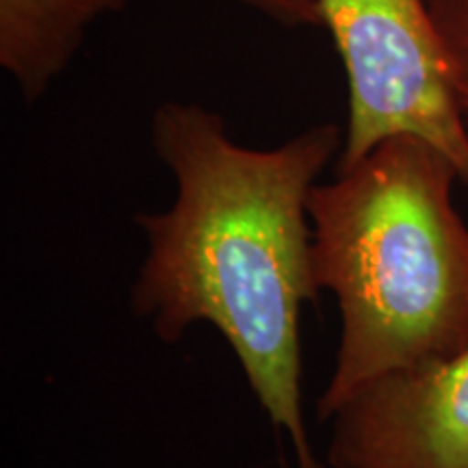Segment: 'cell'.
<instances>
[{"mask_svg":"<svg viewBox=\"0 0 468 468\" xmlns=\"http://www.w3.org/2000/svg\"><path fill=\"white\" fill-rule=\"evenodd\" d=\"M343 139L336 124H317L276 148H245L215 111L163 102L152 144L176 197L167 210L134 215L148 250L133 314L163 343L213 325L269 423L289 438L297 468H330L314 455L302 412L300 317L321 292L308 197Z\"/></svg>","mask_w":468,"mask_h":468,"instance_id":"obj_1","label":"cell"},{"mask_svg":"<svg viewBox=\"0 0 468 468\" xmlns=\"http://www.w3.org/2000/svg\"><path fill=\"white\" fill-rule=\"evenodd\" d=\"M458 180L441 150L399 134L310 191L314 284L341 313L335 371L317 399L324 423L376 379L468 347Z\"/></svg>","mask_w":468,"mask_h":468,"instance_id":"obj_2","label":"cell"},{"mask_svg":"<svg viewBox=\"0 0 468 468\" xmlns=\"http://www.w3.org/2000/svg\"><path fill=\"white\" fill-rule=\"evenodd\" d=\"M349 87L336 172L386 139L412 134L453 163L468 186V124L427 0H317Z\"/></svg>","mask_w":468,"mask_h":468,"instance_id":"obj_3","label":"cell"},{"mask_svg":"<svg viewBox=\"0 0 468 468\" xmlns=\"http://www.w3.org/2000/svg\"><path fill=\"white\" fill-rule=\"evenodd\" d=\"M327 423L330 468H468V347L376 379Z\"/></svg>","mask_w":468,"mask_h":468,"instance_id":"obj_4","label":"cell"},{"mask_svg":"<svg viewBox=\"0 0 468 468\" xmlns=\"http://www.w3.org/2000/svg\"><path fill=\"white\" fill-rule=\"evenodd\" d=\"M128 0H0V68L27 104L66 72L98 17Z\"/></svg>","mask_w":468,"mask_h":468,"instance_id":"obj_5","label":"cell"},{"mask_svg":"<svg viewBox=\"0 0 468 468\" xmlns=\"http://www.w3.org/2000/svg\"><path fill=\"white\" fill-rule=\"evenodd\" d=\"M447 52L455 93L468 124V0H427Z\"/></svg>","mask_w":468,"mask_h":468,"instance_id":"obj_6","label":"cell"},{"mask_svg":"<svg viewBox=\"0 0 468 468\" xmlns=\"http://www.w3.org/2000/svg\"><path fill=\"white\" fill-rule=\"evenodd\" d=\"M239 3L284 27H324L317 0H239Z\"/></svg>","mask_w":468,"mask_h":468,"instance_id":"obj_7","label":"cell"}]
</instances>
